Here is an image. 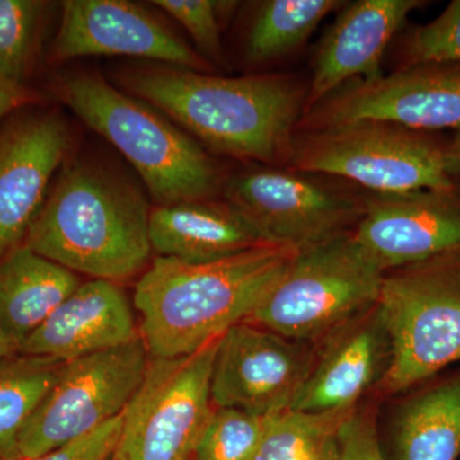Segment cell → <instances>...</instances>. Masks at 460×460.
I'll list each match as a JSON object with an SVG mask.
<instances>
[{"mask_svg":"<svg viewBox=\"0 0 460 460\" xmlns=\"http://www.w3.org/2000/svg\"><path fill=\"white\" fill-rule=\"evenodd\" d=\"M311 366L296 341L243 321L217 341L211 402L217 408L272 416L290 408Z\"/></svg>","mask_w":460,"mask_h":460,"instance_id":"7c38bea8","label":"cell"},{"mask_svg":"<svg viewBox=\"0 0 460 460\" xmlns=\"http://www.w3.org/2000/svg\"><path fill=\"white\" fill-rule=\"evenodd\" d=\"M154 4L178 21L192 36L205 56L219 58V9L223 3L211 0H155Z\"/></svg>","mask_w":460,"mask_h":460,"instance_id":"83f0119b","label":"cell"},{"mask_svg":"<svg viewBox=\"0 0 460 460\" xmlns=\"http://www.w3.org/2000/svg\"><path fill=\"white\" fill-rule=\"evenodd\" d=\"M150 356L141 335L128 343L66 362L18 438L20 460H31L90 434L128 407Z\"/></svg>","mask_w":460,"mask_h":460,"instance_id":"ba28073f","label":"cell"},{"mask_svg":"<svg viewBox=\"0 0 460 460\" xmlns=\"http://www.w3.org/2000/svg\"><path fill=\"white\" fill-rule=\"evenodd\" d=\"M226 201L265 243L296 251L348 232L358 222L363 204L295 172L261 169L234 175Z\"/></svg>","mask_w":460,"mask_h":460,"instance_id":"8fae6325","label":"cell"},{"mask_svg":"<svg viewBox=\"0 0 460 460\" xmlns=\"http://www.w3.org/2000/svg\"><path fill=\"white\" fill-rule=\"evenodd\" d=\"M316 365L311 366L290 410H354L374 384L386 354L389 338L376 305L338 330Z\"/></svg>","mask_w":460,"mask_h":460,"instance_id":"ac0fdd59","label":"cell"},{"mask_svg":"<svg viewBox=\"0 0 460 460\" xmlns=\"http://www.w3.org/2000/svg\"><path fill=\"white\" fill-rule=\"evenodd\" d=\"M17 353L14 348L5 341L4 337L0 334V361L12 356V354Z\"/></svg>","mask_w":460,"mask_h":460,"instance_id":"d6a6232c","label":"cell"},{"mask_svg":"<svg viewBox=\"0 0 460 460\" xmlns=\"http://www.w3.org/2000/svg\"><path fill=\"white\" fill-rule=\"evenodd\" d=\"M296 252L266 243L208 263L157 256L133 296L150 358L190 356L246 321Z\"/></svg>","mask_w":460,"mask_h":460,"instance_id":"6da1fadb","label":"cell"},{"mask_svg":"<svg viewBox=\"0 0 460 460\" xmlns=\"http://www.w3.org/2000/svg\"><path fill=\"white\" fill-rule=\"evenodd\" d=\"M51 56L68 60L93 56L147 58L199 72L206 63L186 42L124 0H66Z\"/></svg>","mask_w":460,"mask_h":460,"instance_id":"5bb4252c","label":"cell"},{"mask_svg":"<svg viewBox=\"0 0 460 460\" xmlns=\"http://www.w3.org/2000/svg\"><path fill=\"white\" fill-rule=\"evenodd\" d=\"M148 217L146 199L128 181L89 163H66L23 244L75 274L117 283L150 259Z\"/></svg>","mask_w":460,"mask_h":460,"instance_id":"3957f363","label":"cell"},{"mask_svg":"<svg viewBox=\"0 0 460 460\" xmlns=\"http://www.w3.org/2000/svg\"><path fill=\"white\" fill-rule=\"evenodd\" d=\"M376 307L389 338L386 393L459 362L460 251L386 272Z\"/></svg>","mask_w":460,"mask_h":460,"instance_id":"8992f818","label":"cell"},{"mask_svg":"<svg viewBox=\"0 0 460 460\" xmlns=\"http://www.w3.org/2000/svg\"><path fill=\"white\" fill-rule=\"evenodd\" d=\"M45 3L0 0V78L22 86L31 69Z\"/></svg>","mask_w":460,"mask_h":460,"instance_id":"d4e9b609","label":"cell"},{"mask_svg":"<svg viewBox=\"0 0 460 460\" xmlns=\"http://www.w3.org/2000/svg\"><path fill=\"white\" fill-rule=\"evenodd\" d=\"M341 4L337 0L263 2L248 33V58L256 63L268 62L296 50Z\"/></svg>","mask_w":460,"mask_h":460,"instance_id":"cb8c5ba5","label":"cell"},{"mask_svg":"<svg viewBox=\"0 0 460 460\" xmlns=\"http://www.w3.org/2000/svg\"><path fill=\"white\" fill-rule=\"evenodd\" d=\"M384 277L352 232H344L298 251L246 321L289 341H313L371 311Z\"/></svg>","mask_w":460,"mask_h":460,"instance_id":"5b68a950","label":"cell"},{"mask_svg":"<svg viewBox=\"0 0 460 460\" xmlns=\"http://www.w3.org/2000/svg\"><path fill=\"white\" fill-rule=\"evenodd\" d=\"M217 341L190 356L150 358L124 411L111 460H192L214 410L210 378Z\"/></svg>","mask_w":460,"mask_h":460,"instance_id":"9c48e42d","label":"cell"},{"mask_svg":"<svg viewBox=\"0 0 460 460\" xmlns=\"http://www.w3.org/2000/svg\"><path fill=\"white\" fill-rule=\"evenodd\" d=\"M445 162H447V172L450 175L460 172V129L456 131L452 142L445 146Z\"/></svg>","mask_w":460,"mask_h":460,"instance_id":"1f68e13d","label":"cell"},{"mask_svg":"<svg viewBox=\"0 0 460 460\" xmlns=\"http://www.w3.org/2000/svg\"><path fill=\"white\" fill-rule=\"evenodd\" d=\"M266 417L215 407L206 422L192 460H255Z\"/></svg>","mask_w":460,"mask_h":460,"instance_id":"484cf974","label":"cell"},{"mask_svg":"<svg viewBox=\"0 0 460 460\" xmlns=\"http://www.w3.org/2000/svg\"><path fill=\"white\" fill-rule=\"evenodd\" d=\"M71 142L65 120L51 113L23 118L0 135V259L25 239Z\"/></svg>","mask_w":460,"mask_h":460,"instance_id":"9a60e30c","label":"cell"},{"mask_svg":"<svg viewBox=\"0 0 460 460\" xmlns=\"http://www.w3.org/2000/svg\"><path fill=\"white\" fill-rule=\"evenodd\" d=\"M419 0H359L344 5L314 58L304 114L352 81L380 77L387 45Z\"/></svg>","mask_w":460,"mask_h":460,"instance_id":"2e32d148","label":"cell"},{"mask_svg":"<svg viewBox=\"0 0 460 460\" xmlns=\"http://www.w3.org/2000/svg\"><path fill=\"white\" fill-rule=\"evenodd\" d=\"M356 411L290 410L266 417L255 460H338L341 431Z\"/></svg>","mask_w":460,"mask_h":460,"instance_id":"603a6c76","label":"cell"},{"mask_svg":"<svg viewBox=\"0 0 460 460\" xmlns=\"http://www.w3.org/2000/svg\"><path fill=\"white\" fill-rule=\"evenodd\" d=\"M77 274L20 244L0 261V334L14 350L80 287Z\"/></svg>","mask_w":460,"mask_h":460,"instance_id":"ffe728a7","label":"cell"},{"mask_svg":"<svg viewBox=\"0 0 460 460\" xmlns=\"http://www.w3.org/2000/svg\"><path fill=\"white\" fill-rule=\"evenodd\" d=\"M123 413L90 434L31 460H111L122 429Z\"/></svg>","mask_w":460,"mask_h":460,"instance_id":"f1b7e54d","label":"cell"},{"mask_svg":"<svg viewBox=\"0 0 460 460\" xmlns=\"http://www.w3.org/2000/svg\"><path fill=\"white\" fill-rule=\"evenodd\" d=\"M30 100V93L23 87L14 86L0 78V118L26 104Z\"/></svg>","mask_w":460,"mask_h":460,"instance_id":"4dcf8cb0","label":"cell"},{"mask_svg":"<svg viewBox=\"0 0 460 460\" xmlns=\"http://www.w3.org/2000/svg\"><path fill=\"white\" fill-rule=\"evenodd\" d=\"M398 460H456L460 456V377L423 393L402 410Z\"/></svg>","mask_w":460,"mask_h":460,"instance_id":"44dd1931","label":"cell"},{"mask_svg":"<svg viewBox=\"0 0 460 460\" xmlns=\"http://www.w3.org/2000/svg\"><path fill=\"white\" fill-rule=\"evenodd\" d=\"M60 99L135 166L157 206L213 198L220 174L198 142L93 74L66 75Z\"/></svg>","mask_w":460,"mask_h":460,"instance_id":"277c9868","label":"cell"},{"mask_svg":"<svg viewBox=\"0 0 460 460\" xmlns=\"http://www.w3.org/2000/svg\"><path fill=\"white\" fill-rule=\"evenodd\" d=\"M338 460H385L371 414L354 411L345 422Z\"/></svg>","mask_w":460,"mask_h":460,"instance_id":"f546056e","label":"cell"},{"mask_svg":"<svg viewBox=\"0 0 460 460\" xmlns=\"http://www.w3.org/2000/svg\"><path fill=\"white\" fill-rule=\"evenodd\" d=\"M126 89L159 108L217 153L279 163L292 159L301 90L279 75L217 77L177 68L123 75Z\"/></svg>","mask_w":460,"mask_h":460,"instance_id":"7a4b0ae2","label":"cell"},{"mask_svg":"<svg viewBox=\"0 0 460 460\" xmlns=\"http://www.w3.org/2000/svg\"><path fill=\"white\" fill-rule=\"evenodd\" d=\"M302 172L335 175L380 195L456 190L445 146L423 132L376 120L310 131L293 146Z\"/></svg>","mask_w":460,"mask_h":460,"instance_id":"52a82bcc","label":"cell"},{"mask_svg":"<svg viewBox=\"0 0 460 460\" xmlns=\"http://www.w3.org/2000/svg\"><path fill=\"white\" fill-rule=\"evenodd\" d=\"M376 120L413 131L460 129V65L402 66L372 81H352L304 114L310 131Z\"/></svg>","mask_w":460,"mask_h":460,"instance_id":"30bf717a","label":"cell"},{"mask_svg":"<svg viewBox=\"0 0 460 460\" xmlns=\"http://www.w3.org/2000/svg\"><path fill=\"white\" fill-rule=\"evenodd\" d=\"M66 362L14 353L0 361V460H20L18 438Z\"/></svg>","mask_w":460,"mask_h":460,"instance_id":"7402d4cb","label":"cell"},{"mask_svg":"<svg viewBox=\"0 0 460 460\" xmlns=\"http://www.w3.org/2000/svg\"><path fill=\"white\" fill-rule=\"evenodd\" d=\"M210 199L151 208L148 217L151 250L159 257L187 263H208L266 244L228 202Z\"/></svg>","mask_w":460,"mask_h":460,"instance_id":"d6986e66","label":"cell"},{"mask_svg":"<svg viewBox=\"0 0 460 460\" xmlns=\"http://www.w3.org/2000/svg\"><path fill=\"white\" fill-rule=\"evenodd\" d=\"M140 335L128 296L115 281L81 283L21 344L17 353L62 362L128 343Z\"/></svg>","mask_w":460,"mask_h":460,"instance_id":"e0dca14e","label":"cell"},{"mask_svg":"<svg viewBox=\"0 0 460 460\" xmlns=\"http://www.w3.org/2000/svg\"><path fill=\"white\" fill-rule=\"evenodd\" d=\"M404 66L429 63L460 65V0H454L432 22L411 30L402 45Z\"/></svg>","mask_w":460,"mask_h":460,"instance_id":"4316f807","label":"cell"},{"mask_svg":"<svg viewBox=\"0 0 460 460\" xmlns=\"http://www.w3.org/2000/svg\"><path fill=\"white\" fill-rule=\"evenodd\" d=\"M352 234L385 274L459 252L460 196L456 190L374 193Z\"/></svg>","mask_w":460,"mask_h":460,"instance_id":"4fadbf2b","label":"cell"}]
</instances>
